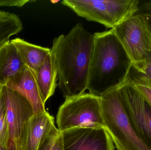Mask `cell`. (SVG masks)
I'll use <instances>...</instances> for the list:
<instances>
[{"instance_id": "cell-3", "label": "cell", "mask_w": 151, "mask_h": 150, "mask_svg": "<svg viewBox=\"0 0 151 150\" xmlns=\"http://www.w3.org/2000/svg\"><path fill=\"white\" fill-rule=\"evenodd\" d=\"M105 129L118 150H151L130 120L123 104L119 87L100 97Z\"/></svg>"}, {"instance_id": "cell-22", "label": "cell", "mask_w": 151, "mask_h": 150, "mask_svg": "<svg viewBox=\"0 0 151 150\" xmlns=\"http://www.w3.org/2000/svg\"><path fill=\"white\" fill-rule=\"evenodd\" d=\"M147 19H148V22H149V25H150V27L151 30V19H149V18H147Z\"/></svg>"}, {"instance_id": "cell-10", "label": "cell", "mask_w": 151, "mask_h": 150, "mask_svg": "<svg viewBox=\"0 0 151 150\" xmlns=\"http://www.w3.org/2000/svg\"><path fill=\"white\" fill-rule=\"evenodd\" d=\"M5 86L26 98L32 105L34 114L46 111L33 73L28 67L11 79Z\"/></svg>"}, {"instance_id": "cell-15", "label": "cell", "mask_w": 151, "mask_h": 150, "mask_svg": "<svg viewBox=\"0 0 151 150\" xmlns=\"http://www.w3.org/2000/svg\"><path fill=\"white\" fill-rule=\"evenodd\" d=\"M23 29V23L17 15L0 10V48L9 42L12 36L18 34Z\"/></svg>"}, {"instance_id": "cell-20", "label": "cell", "mask_w": 151, "mask_h": 150, "mask_svg": "<svg viewBox=\"0 0 151 150\" xmlns=\"http://www.w3.org/2000/svg\"><path fill=\"white\" fill-rule=\"evenodd\" d=\"M35 1L29 0H0V7H22L27 3Z\"/></svg>"}, {"instance_id": "cell-6", "label": "cell", "mask_w": 151, "mask_h": 150, "mask_svg": "<svg viewBox=\"0 0 151 150\" xmlns=\"http://www.w3.org/2000/svg\"><path fill=\"white\" fill-rule=\"evenodd\" d=\"M137 71L151 52V30L148 19L135 14L112 29Z\"/></svg>"}, {"instance_id": "cell-12", "label": "cell", "mask_w": 151, "mask_h": 150, "mask_svg": "<svg viewBox=\"0 0 151 150\" xmlns=\"http://www.w3.org/2000/svg\"><path fill=\"white\" fill-rule=\"evenodd\" d=\"M54 126V118L47 111L34 114L28 124L25 150H37Z\"/></svg>"}, {"instance_id": "cell-11", "label": "cell", "mask_w": 151, "mask_h": 150, "mask_svg": "<svg viewBox=\"0 0 151 150\" xmlns=\"http://www.w3.org/2000/svg\"><path fill=\"white\" fill-rule=\"evenodd\" d=\"M27 66L10 41L0 48V84L5 85Z\"/></svg>"}, {"instance_id": "cell-17", "label": "cell", "mask_w": 151, "mask_h": 150, "mask_svg": "<svg viewBox=\"0 0 151 150\" xmlns=\"http://www.w3.org/2000/svg\"><path fill=\"white\" fill-rule=\"evenodd\" d=\"M37 150H64L62 132L55 125L41 142Z\"/></svg>"}, {"instance_id": "cell-5", "label": "cell", "mask_w": 151, "mask_h": 150, "mask_svg": "<svg viewBox=\"0 0 151 150\" xmlns=\"http://www.w3.org/2000/svg\"><path fill=\"white\" fill-rule=\"evenodd\" d=\"M56 123L61 132L76 127L104 128L100 97L84 93L65 98L58 109Z\"/></svg>"}, {"instance_id": "cell-9", "label": "cell", "mask_w": 151, "mask_h": 150, "mask_svg": "<svg viewBox=\"0 0 151 150\" xmlns=\"http://www.w3.org/2000/svg\"><path fill=\"white\" fill-rule=\"evenodd\" d=\"M61 132L64 150H114L104 128L76 127Z\"/></svg>"}, {"instance_id": "cell-14", "label": "cell", "mask_w": 151, "mask_h": 150, "mask_svg": "<svg viewBox=\"0 0 151 150\" xmlns=\"http://www.w3.org/2000/svg\"><path fill=\"white\" fill-rule=\"evenodd\" d=\"M10 41L16 46L26 66L33 72L40 68L51 53V48L31 44L20 38Z\"/></svg>"}, {"instance_id": "cell-23", "label": "cell", "mask_w": 151, "mask_h": 150, "mask_svg": "<svg viewBox=\"0 0 151 150\" xmlns=\"http://www.w3.org/2000/svg\"><path fill=\"white\" fill-rule=\"evenodd\" d=\"M0 150H7L5 149H4L3 148L1 147V146H0Z\"/></svg>"}, {"instance_id": "cell-2", "label": "cell", "mask_w": 151, "mask_h": 150, "mask_svg": "<svg viewBox=\"0 0 151 150\" xmlns=\"http://www.w3.org/2000/svg\"><path fill=\"white\" fill-rule=\"evenodd\" d=\"M93 35L87 90L100 97L127 81L132 65L112 29Z\"/></svg>"}, {"instance_id": "cell-13", "label": "cell", "mask_w": 151, "mask_h": 150, "mask_svg": "<svg viewBox=\"0 0 151 150\" xmlns=\"http://www.w3.org/2000/svg\"><path fill=\"white\" fill-rule=\"evenodd\" d=\"M33 73L42 101L45 104L48 100L54 95L57 86V73L51 53L43 64Z\"/></svg>"}, {"instance_id": "cell-19", "label": "cell", "mask_w": 151, "mask_h": 150, "mask_svg": "<svg viewBox=\"0 0 151 150\" xmlns=\"http://www.w3.org/2000/svg\"><path fill=\"white\" fill-rule=\"evenodd\" d=\"M135 14L151 19V1H140L138 10Z\"/></svg>"}, {"instance_id": "cell-8", "label": "cell", "mask_w": 151, "mask_h": 150, "mask_svg": "<svg viewBox=\"0 0 151 150\" xmlns=\"http://www.w3.org/2000/svg\"><path fill=\"white\" fill-rule=\"evenodd\" d=\"M125 109L142 138L151 147V107L127 81L119 86Z\"/></svg>"}, {"instance_id": "cell-18", "label": "cell", "mask_w": 151, "mask_h": 150, "mask_svg": "<svg viewBox=\"0 0 151 150\" xmlns=\"http://www.w3.org/2000/svg\"><path fill=\"white\" fill-rule=\"evenodd\" d=\"M0 84V146L7 150L8 132L6 102Z\"/></svg>"}, {"instance_id": "cell-4", "label": "cell", "mask_w": 151, "mask_h": 150, "mask_svg": "<svg viewBox=\"0 0 151 150\" xmlns=\"http://www.w3.org/2000/svg\"><path fill=\"white\" fill-rule=\"evenodd\" d=\"M139 0H64L61 4L79 16L113 29L138 10Z\"/></svg>"}, {"instance_id": "cell-1", "label": "cell", "mask_w": 151, "mask_h": 150, "mask_svg": "<svg viewBox=\"0 0 151 150\" xmlns=\"http://www.w3.org/2000/svg\"><path fill=\"white\" fill-rule=\"evenodd\" d=\"M94 45V35L78 23L66 35L54 39L51 53L57 73L59 90L65 98L87 90Z\"/></svg>"}, {"instance_id": "cell-7", "label": "cell", "mask_w": 151, "mask_h": 150, "mask_svg": "<svg viewBox=\"0 0 151 150\" xmlns=\"http://www.w3.org/2000/svg\"><path fill=\"white\" fill-rule=\"evenodd\" d=\"M8 123L7 150H25L28 124L33 109L26 98L3 85Z\"/></svg>"}, {"instance_id": "cell-16", "label": "cell", "mask_w": 151, "mask_h": 150, "mask_svg": "<svg viewBox=\"0 0 151 150\" xmlns=\"http://www.w3.org/2000/svg\"><path fill=\"white\" fill-rule=\"evenodd\" d=\"M129 83L136 90L151 107V81L131 68L127 77Z\"/></svg>"}, {"instance_id": "cell-21", "label": "cell", "mask_w": 151, "mask_h": 150, "mask_svg": "<svg viewBox=\"0 0 151 150\" xmlns=\"http://www.w3.org/2000/svg\"><path fill=\"white\" fill-rule=\"evenodd\" d=\"M137 71L147 77L151 81V52L147 55L142 68Z\"/></svg>"}]
</instances>
